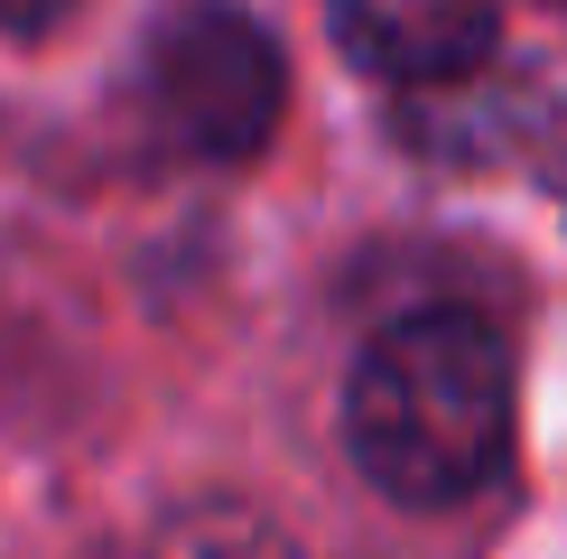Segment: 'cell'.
Listing matches in <instances>:
<instances>
[{"label": "cell", "instance_id": "277c9868", "mask_svg": "<svg viewBox=\"0 0 567 559\" xmlns=\"http://www.w3.org/2000/svg\"><path fill=\"white\" fill-rule=\"evenodd\" d=\"M122 559H298L261 512L243 504H196V512H168L150 541H131Z\"/></svg>", "mask_w": 567, "mask_h": 559}, {"label": "cell", "instance_id": "6da1fadb", "mask_svg": "<svg viewBox=\"0 0 567 559\" xmlns=\"http://www.w3.org/2000/svg\"><path fill=\"white\" fill-rule=\"evenodd\" d=\"M344 448L391 504H465L512 448L503 336L465 308H419L382 326L344 392Z\"/></svg>", "mask_w": 567, "mask_h": 559}, {"label": "cell", "instance_id": "7a4b0ae2", "mask_svg": "<svg viewBox=\"0 0 567 559\" xmlns=\"http://www.w3.org/2000/svg\"><path fill=\"white\" fill-rule=\"evenodd\" d=\"M279 103H289V65L270 29L243 10L177 19L150 65V112L186 159H251L279 131Z\"/></svg>", "mask_w": 567, "mask_h": 559}, {"label": "cell", "instance_id": "5b68a950", "mask_svg": "<svg viewBox=\"0 0 567 559\" xmlns=\"http://www.w3.org/2000/svg\"><path fill=\"white\" fill-rule=\"evenodd\" d=\"M65 10H75V0H0V29H19V38H38V29H56Z\"/></svg>", "mask_w": 567, "mask_h": 559}, {"label": "cell", "instance_id": "3957f363", "mask_svg": "<svg viewBox=\"0 0 567 559\" xmlns=\"http://www.w3.org/2000/svg\"><path fill=\"white\" fill-rule=\"evenodd\" d=\"M336 47L391 84H456L493 57V0H326Z\"/></svg>", "mask_w": 567, "mask_h": 559}]
</instances>
